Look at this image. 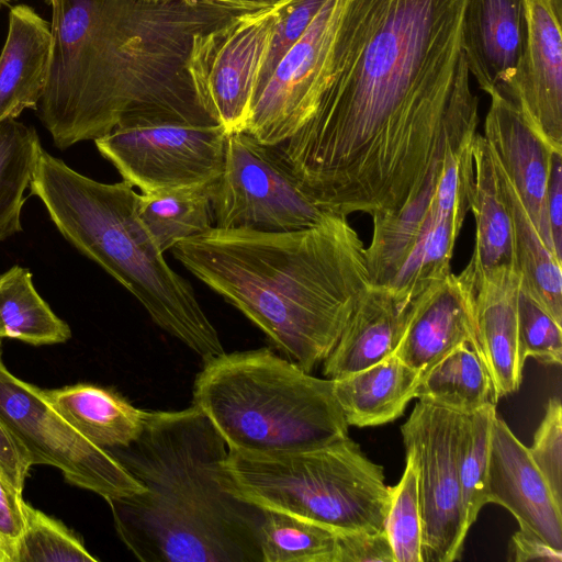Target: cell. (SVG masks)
<instances>
[{"label": "cell", "mask_w": 562, "mask_h": 562, "mask_svg": "<svg viewBox=\"0 0 562 562\" xmlns=\"http://www.w3.org/2000/svg\"><path fill=\"white\" fill-rule=\"evenodd\" d=\"M547 210L555 252L562 259V153L555 151L550 170Z\"/></svg>", "instance_id": "f35d334b"}, {"label": "cell", "mask_w": 562, "mask_h": 562, "mask_svg": "<svg viewBox=\"0 0 562 562\" xmlns=\"http://www.w3.org/2000/svg\"><path fill=\"white\" fill-rule=\"evenodd\" d=\"M221 480L237 498L344 532L384 531L390 486L383 468L348 437L302 451H229Z\"/></svg>", "instance_id": "52a82bcc"}, {"label": "cell", "mask_w": 562, "mask_h": 562, "mask_svg": "<svg viewBox=\"0 0 562 562\" xmlns=\"http://www.w3.org/2000/svg\"><path fill=\"white\" fill-rule=\"evenodd\" d=\"M226 138L220 124L132 116L94 144L124 181L147 194L216 180L224 167Z\"/></svg>", "instance_id": "ba28073f"}, {"label": "cell", "mask_w": 562, "mask_h": 562, "mask_svg": "<svg viewBox=\"0 0 562 562\" xmlns=\"http://www.w3.org/2000/svg\"><path fill=\"white\" fill-rule=\"evenodd\" d=\"M510 552L516 562H561L562 550L549 546L539 536L519 529L512 537Z\"/></svg>", "instance_id": "ab89813d"}, {"label": "cell", "mask_w": 562, "mask_h": 562, "mask_svg": "<svg viewBox=\"0 0 562 562\" xmlns=\"http://www.w3.org/2000/svg\"><path fill=\"white\" fill-rule=\"evenodd\" d=\"M415 397L458 414L498 401L485 364L469 344L458 346L424 373Z\"/></svg>", "instance_id": "d4e9b609"}, {"label": "cell", "mask_w": 562, "mask_h": 562, "mask_svg": "<svg viewBox=\"0 0 562 562\" xmlns=\"http://www.w3.org/2000/svg\"><path fill=\"white\" fill-rule=\"evenodd\" d=\"M290 1L240 13L192 40L188 75L200 105L227 134L245 131L259 72Z\"/></svg>", "instance_id": "8fae6325"}, {"label": "cell", "mask_w": 562, "mask_h": 562, "mask_svg": "<svg viewBox=\"0 0 562 562\" xmlns=\"http://www.w3.org/2000/svg\"><path fill=\"white\" fill-rule=\"evenodd\" d=\"M42 147L33 127L16 119L0 122V241L22 232L24 192Z\"/></svg>", "instance_id": "83f0119b"}, {"label": "cell", "mask_w": 562, "mask_h": 562, "mask_svg": "<svg viewBox=\"0 0 562 562\" xmlns=\"http://www.w3.org/2000/svg\"><path fill=\"white\" fill-rule=\"evenodd\" d=\"M486 499L509 510L519 529L562 550V507L555 502L528 448L497 415L491 431Z\"/></svg>", "instance_id": "9a60e30c"}, {"label": "cell", "mask_w": 562, "mask_h": 562, "mask_svg": "<svg viewBox=\"0 0 562 562\" xmlns=\"http://www.w3.org/2000/svg\"><path fill=\"white\" fill-rule=\"evenodd\" d=\"M1 341H2V339H0V346H1Z\"/></svg>", "instance_id": "ee69618b"}, {"label": "cell", "mask_w": 562, "mask_h": 562, "mask_svg": "<svg viewBox=\"0 0 562 562\" xmlns=\"http://www.w3.org/2000/svg\"><path fill=\"white\" fill-rule=\"evenodd\" d=\"M458 413L418 400L401 426L418 472L423 562L460 559L468 533L458 458Z\"/></svg>", "instance_id": "7c38bea8"}, {"label": "cell", "mask_w": 562, "mask_h": 562, "mask_svg": "<svg viewBox=\"0 0 562 562\" xmlns=\"http://www.w3.org/2000/svg\"><path fill=\"white\" fill-rule=\"evenodd\" d=\"M488 95L491 103L483 136L546 245L558 257L547 210L548 183L555 151L535 132L515 102L497 91Z\"/></svg>", "instance_id": "2e32d148"}, {"label": "cell", "mask_w": 562, "mask_h": 562, "mask_svg": "<svg viewBox=\"0 0 562 562\" xmlns=\"http://www.w3.org/2000/svg\"><path fill=\"white\" fill-rule=\"evenodd\" d=\"M212 210L214 227L265 232L313 226L331 214L302 191L276 146L262 144L246 132L227 134Z\"/></svg>", "instance_id": "9c48e42d"}, {"label": "cell", "mask_w": 562, "mask_h": 562, "mask_svg": "<svg viewBox=\"0 0 562 562\" xmlns=\"http://www.w3.org/2000/svg\"><path fill=\"white\" fill-rule=\"evenodd\" d=\"M31 465L26 449L0 420V475L22 493Z\"/></svg>", "instance_id": "74e56055"}, {"label": "cell", "mask_w": 562, "mask_h": 562, "mask_svg": "<svg viewBox=\"0 0 562 562\" xmlns=\"http://www.w3.org/2000/svg\"><path fill=\"white\" fill-rule=\"evenodd\" d=\"M422 373L394 353L385 359L334 380V392L347 424L379 426L401 417L412 398Z\"/></svg>", "instance_id": "603a6c76"}, {"label": "cell", "mask_w": 562, "mask_h": 562, "mask_svg": "<svg viewBox=\"0 0 562 562\" xmlns=\"http://www.w3.org/2000/svg\"><path fill=\"white\" fill-rule=\"evenodd\" d=\"M192 403L229 451H302L348 437L334 380L315 378L267 347L204 362Z\"/></svg>", "instance_id": "8992f818"}, {"label": "cell", "mask_w": 562, "mask_h": 562, "mask_svg": "<svg viewBox=\"0 0 562 562\" xmlns=\"http://www.w3.org/2000/svg\"><path fill=\"white\" fill-rule=\"evenodd\" d=\"M27 268L13 266L0 274V339L33 346L67 341L71 330L41 297Z\"/></svg>", "instance_id": "484cf974"}, {"label": "cell", "mask_w": 562, "mask_h": 562, "mask_svg": "<svg viewBox=\"0 0 562 562\" xmlns=\"http://www.w3.org/2000/svg\"><path fill=\"white\" fill-rule=\"evenodd\" d=\"M528 451L555 502L562 507V405L559 397L549 400Z\"/></svg>", "instance_id": "836d02e7"}, {"label": "cell", "mask_w": 562, "mask_h": 562, "mask_svg": "<svg viewBox=\"0 0 562 562\" xmlns=\"http://www.w3.org/2000/svg\"><path fill=\"white\" fill-rule=\"evenodd\" d=\"M42 394L78 432L106 450L136 441L150 415L113 390L89 383L42 390Z\"/></svg>", "instance_id": "44dd1931"}, {"label": "cell", "mask_w": 562, "mask_h": 562, "mask_svg": "<svg viewBox=\"0 0 562 562\" xmlns=\"http://www.w3.org/2000/svg\"><path fill=\"white\" fill-rule=\"evenodd\" d=\"M414 297L372 284L323 361V374L328 379L342 378L392 355Z\"/></svg>", "instance_id": "d6986e66"}, {"label": "cell", "mask_w": 562, "mask_h": 562, "mask_svg": "<svg viewBox=\"0 0 562 562\" xmlns=\"http://www.w3.org/2000/svg\"><path fill=\"white\" fill-rule=\"evenodd\" d=\"M384 528L395 562H423L418 472L409 453H406V467L400 482L390 486Z\"/></svg>", "instance_id": "4dcf8cb0"}, {"label": "cell", "mask_w": 562, "mask_h": 562, "mask_svg": "<svg viewBox=\"0 0 562 562\" xmlns=\"http://www.w3.org/2000/svg\"><path fill=\"white\" fill-rule=\"evenodd\" d=\"M11 1H13V0H0V7L5 5Z\"/></svg>", "instance_id": "7bdbcfd3"}, {"label": "cell", "mask_w": 562, "mask_h": 562, "mask_svg": "<svg viewBox=\"0 0 562 562\" xmlns=\"http://www.w3.org/2000/svg\"><path fill=\"white\" fill-rule=\"evenodd\" d=\"M335 562H395L384 531H337Z\"/></svg>", "instance_id": "d590c367"}, {"label": "cell", "mask_w": 562, "mask_h": 562, "mask_svg": "<svg viewBox=\"0 0 562 562\" xmlns=\"http://www.w3.org/2000/svg\"><path fill=\"white\" fill-rule=\"evenodd\" d=\"M216 180L138 195V215L162 252L214 227L212 194Z\"/></svg>", "instance_id": "4316f807"}, {"label": "cell", "mask_w": 562, "mask_h": 562, "mask_svg": "<svg viewBox=\"0 0 562 562\" xmlns=\"http://www.w3.org/2000/svg\"><path fill=\"white\" fill-rule=\"evenodd\" d=\"M518 341L524 362L532 357L543 364L561 363L562 324L521 286L518 299Z\"/></svg>", "instance_id": "d6a6232c"}, {"label": "cell", "mask_w": 562, "mask_h": 562, "mask_svg": "<svg viewBox=\"0 0 562 562\" xmlns=\"http://www.w3.org/2000/svg\"><path fill=\"white\" fill-rule=\"evenodd\" d=\"M49 74L36 112L55 146L132 116L217 124L187 71L194 35L252 11L215 0H48Z\"/></svg>", "instance_id": "7a4b0ae2"}, {"label": "cell", "mask_w": 562, "mask_h": 562, "mask_svg": "<svg viewBox=\"0 0 562 562\" xmlns=\"http://www.w3.org/2000/svg\"><path fill=\"white\" fill-rule=\"evenodd\" d=\"M468 0H327L254 97L249 124L327 213H396L472 148Z\"/></svg>", "instance_id": "6da1fadb"}, {"label": "cell", "mask_w": 562, "mask_h": 562, "mask_svg": "<svg viewBox=\"0 0 562 562\" xmlns=\"http://www.w3.org/2000/svg\"><path fill=\"white\" fill-rule=\"evenodd\" d=\"M171 251L310 373L333 351L372 285L364 243L337 214L292 231L212 227Z\"/></svg>", "instance_id": "3957f363"}, {"label": "cell", "mask_w": 562, "mask_h": 562, "mask_svg": "<svg viewBox=\"0 0 562 562\" xmlns=\"http://www.w3.org/2000/svg\"><path fill=\"white\" fill-rule=\"evenodd\" d=\"M0 562H13V554L0 537Z\"/></svg>", "instance_id": "b9f144b4"}, {"label": "cell", "mask_w": 562, "mask_h": 562, "mask_svg": "<svg viewBox=\"0 0 562 562\" xmlns=\"http://www.w3.org/2000/svg\"><path fill=\"white\" fill-rule=\"evenodd\" d=\"M473 180L471 148L446 166L416 241L389 289L414 297L452 273L450 262L470 212Z\"/></svg>", "instance_id": "4fadbf2b"}, {"label": "cell", "mask_w": 562, "mask_h": 562, "mask_svg": "<svg viewBox=\"0 0 562 562\" xmlns=\"http://www.w3.org/2000/svg\"><path fill=\"white\" fill-rule=\"evenodd\" d=\"M463 344H469L482 360L474 318L473 283L467 268L413 299L393 353L423 375Z\"/></svg>", "instance_id": "5bb4252c"}, {"label": "cell", "mask_w": 562, "mask_h": 562, "mask_svg": "<svg viewBox=\"0 0 562 562\" xmlns=\"http://www.w3.org/2000/svg\"><path fill=\"white\" fill-rule=\"evenodd\" d=\"M22 493L0 475V537L13 554L24 528L25 516Z\"/></svg>", "instance_id": "8d00e7d4"}, {"label": "cell", "mask_w": 562, "mask_h": 562, "mask_svg": "<svg viewBox=\"0 0 562 562\" xmlns=\"http://www.w3.org/2000/svg\"><path fill=\"white\" fill-rule=\"evenodd\" d=\"M495 407L496 404L490 403L472 413L459 415L458 471L469 529L487 503L486 484Z\"/></svg>", "instance_id": "f546056e"}, {"label": "cell", "mask_w": 562, "mask_h": 562, "mask_svg": "<svg viewBox=\"0 0 562 562\" xmlns=\"http://www.w3.org/2000/svg\"><path fill=\"white\" fill-rule=\"evenodd\" d=\"M50 24L31 7L9 12L8 35L0 53V122L37 109L50 65Z\"/></svg>", "instance_id": "ffe728a7"}, {"label": "cell", "mask_w": 562, "mask_h": 562, "mask_svg": "<svg viewBox=\"0 0 562 562\" xmlns=\"http://www.w3.org/2000/svg\"><path fill=\"white\" fill-rule=\"evenodd\" d=\"M527 42L524 0H468L462 49L470 74L487 94L510 97Z\"/></svg>", "instance_id": "e0dca14e"}, {"label": "cell", "mask_w": 562, "mask_h": 562, "mask_svg": "<svg viewBox=\"0 0 562 562\" xmlns=\"http://www.w3.org/2000/svg\"><path fill=\"white\" fill-rule=\"evenodd\" d=\"M473 307L482 361L491 376L495 396L517 391L522 380L524 361L518 341V299L521 278L516 269L502 268L475 276Z\"/></svg>", "instance_id": "ac0fdd59"}, {"label": "cell", "mask_w": 562, "mask_h": 562, "mask_svg": "<svg viewBox=\"0 0 562 562\" xmlns=\"http://www.w3.org/2000/svg\"><path fill=\"white\" fill-rule=\"evenodd\" d=\"M25 528L14 562H97L64 524L24 502Z\"/></svg>", "instance_id": "1f68e13d"}, {"label": "cell", "mask_w": 562, "mask_h": 562, "mask_svg": "<svg viewBox=\"0 0 562 562\" xmlns=\"http://www.w3.org/2000/svg\"><path fill=\"white\" fill-rule=\"evenodd\" d=\"M0 420L26 449L32 464L59 469L70 484L105 501L145 491L109 450L68 424L44 398L42 389L14 376L3 364L1 352Z\"/></svg>", "instance_id": "30bf717a"}, {"label": "cell", "mask_w": 562, "mask_h": 562, "mask_svg": "<svg viewBox=\"0 0 562 562\" xmlns=\"http://www.w3.org/2000/svg\"><path fill=\"white\" fill-rule=\"evenodd\" d=\"M29 188L64 238L130 291L158 327L203 362L224 352L192 286L142 222L128 182L89 178L42 147Z\"/></svg>", "instance_id": "5b68a950"}, {"label": "cell", "mask_w": 562, "mask_h": 562, "mask_svg": "<svg viewBox=\"0 0 562 562\" xmlns=\"http://www.w3.org/2000/svg\"><path fill=\"white\" fill-rule=\"evenodd\" d=\"M145 491L106 501L115 530L143 562H262L263 510L221 480L228 448L195 406L150 412L127 447L108 449Z\"/></svg>", "instance_id": "277c9868"}, {"label": "cell", "mask_w": 562, "mask_h": 562, "mask_svg": "<svg viewBox=\"0 0 562 562\" xmlns=\"http://www.w3.org/2000/svg\"><path fill=\"white\" fill-rule=\"evenodd\" d=\"M474 180L470 211L475 220V245L468 267L475 276L518 270L513 221L502 194L492 151L481 134L473 146Z\"/></svg>", "instance_id": "7402d4cb"}, {"label": "cell", "mask_w": 562, "mask_h": 562, "mask_svg": "<svg viewBox=\"0 0 562 562\" xmlns=\"http://www.w3.org/2000/svg\"><path fill=\"white\" fill-rule=\"evenodd\" d=\"M262 510V562H335L336 530L289 514Z\"/></svg>", "instance_id": "f1b7e54d"}, {"label": "cell", "mask_w": 562, "mask_h": 562, "mask_svg": "<svg viewBox=\"0 0 562 562\" xmlns=\"http://www.w3.org/2000/svg\"><path fill=\"white\" fill-rule=\"evenodd\" d=\"M493 159L513 221L520 286L562 324V260L546 245L515 187L494 156Z\"/></svg>", "instance_id": "cb8c5ba5"}, {"label": "cell", "mask_w": 562, "mask_h": 562, "mask_svg": "<svg viewBox=\"0 0 562 562\" xmlns=\"http://www.w3.org/2000/svg\"><path fill=\"white\" fill-rule=\"evenodd\" d=\"M326 1L291 0L289 2L274 29L254 97L263 88L282 57L300 40Z\"/></svg>", "instance_id": "e575fe53"}, {"label": "cell", "mask_w": 562, "mask_h": 562, "mask_svg": "<svg viewBox=\"0 0 562 562\" xmlns=\"http://www.w3.org/2000/svg\"><path fill=\"white\" fill-rule=\"evenodd\" d=\"M224 3L240 5L250 10H259L279 4L284 0H215Z\"/></svg>", "instance_id": "60d3db41"}]
</instances>
